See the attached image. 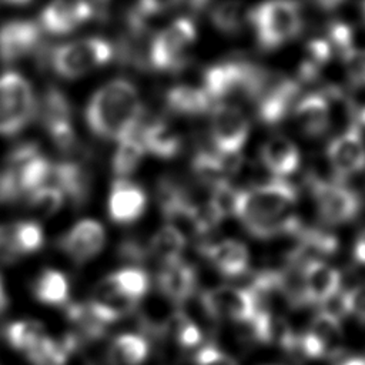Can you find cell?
<instances>
[{
	"instance_id": "6da1fadb",
	"label": "cell",
	"mask_w": 365,
	"mask_h": 365,
	"mask_svg": "<svg viewBox=\"0 0 365 365\" xmlns=\"http://www.w3.org/2000/svg\"><path fill=\"white\" fill-rule=\"evenodd\" d=\"M297 202L298 194L288 180L271 178L237 190L232 215L251 235L272 238L297 227Z\"/></svg>"
},
{
	"instance_id": "7a4b0ae2",
	"label": "cell",
	"mask_w": 365,
	"mask_h": 365,
	"mask_svg": "<svg viewBox=\"0 0 365 365\" xmlns=\"http://www.w3.org/2000/svg\"><path fill=\"white\" fill-rule=\"evenodd\" d=\"M84 117L97 137L121 141L137 134L144 120V107L131 81L114 78L90 97Z\"/></svg>"
},
{
	"instance_id": "3957f363",
	"label": "cell",
	"mask_w": 365,
	"mask_h": 365,
	"mask_svg": "<svg viewBox=\"0 0 365 365\" xmlns=\"http://www.w3.org/2000/svg\"><path fill=\"white\" fill-rule=\"evenodd\" d=\"M248 26L261 48H281L302 33V7L297 0H262L248 10Z\"/></svg>"
},
{
	"instance_id": "277c9868",
	"label": "cell",
	"mask_w": 365,
	"mask_h": 365,
	"mask_svg": "<svg viewBox=\"0 0 365 365\" xmlns=\"http://www.w3.org/2000/svg\"><path fill=\"white\" fill-rule=\"evenodd\" d=\"M114 54L115 48L108 40L87 37L58 44L51 50L46 48L40 60L48 63L57 76L73 80L106 66Z\"/></svg>"
},
{
	"instance_id": "5b68a950",
	"label": "cell",
	"mask_w": 365,
	"mask_h": 365,
	"mask_svg": "<svg viewBox=\"0 0 365 365\" xmlns=\"http://www.w3.org/2000/svg\"><path fill=\"white\" fill-rule=\"evenodd\" d=\"M197 29L188 17H180L160 30L150 41L148 66L157 71H180L190 61Z\"/></svg>"
},
{
	"instance_id": "8992f818",
	"label": "cell",
	"mask_w": 365,
	"mask_h": 365,
	"mask_svg": "<svg viewBox=\"0 0 365 365\" xmlns=\"http://www.w3.org/2000/svg\"><path fill=\"white\" fill-rule=\"evenodd\" d=\"M37 100L30 83L16 71L0 76V135L20 133L36 115Z\"/></svg>"
},
{
	"instance_id": "52a82bcc",
	"label": "cell",
	"mask_w": 365,
	"mask_h": 365,
	"mask_svg": "<svg viewBox=\"0 0 365 365\" xmlns=\"http://www.w3.org/2000/svg\"><path fill=\"white\" fill-rule=\"evenodd\" d=\"M311 197L319 218L332 227L354 221L361 211L359 194L338 178L315 180L311 184Z\"/></svg>"
},
{
	"instance_id": "ba28073f",
	"label": "cell",
	"mask_w": 365,
	"mask_h": 365,
	"mask_svg": "<svg viewBox=\"0 0 365 365\" xmlns=\"http://www.w3.org/2000/svg\"><path fill=\"white\" fill-rule=\"evenodd\" d=\"M210 113L212 150L224 155H241L251 135L248 115L240 107L228 103L215 104Z\"/></svg>"
},
{
	"instance_id": "9c48e42d",
	"label": "cell",
	"mask_w": 365,
	"mask_h": 365,
	"mask_svg": "<svg viewBox=\"0 0 365 365\" xmlns=\"http://www.w3.org/2000/svg\"><path fill=\"white\" fill-rule=\"evenodd\" d=\"M334 178L346 181L365 171V138L359 124H351L334 135L325 148Z\"/></svg>"
},
{
	"instance_id": "30bf717a",
	"label": "cell",
	"mask_w": 365,
	"mask_h": 365,
	"mask_svg": "<svg viewBox=\"0 0 365 365\" xmlns=\"http://www.w3.org/2000/svg\"><path fill=\"white\" fill-rule=\"evenodd\" d=\"M71 114L70 100L56 87H48L40 101H37L36 115H38L50 138L61 151H73L77 145L76 133L71 125Z\"/></svg>"
},
{
	"instance_id": "8fae6325",
	"label": "cell",
	"mask_w": 365,
	"mask_h": 365,
	"mask_svg": "<svg viewBox=\"0 0 365 365\" xmlns=\"http://www.w3.org/2000/svg\"><path fill=\"white\" fill-rule=\"evenodd\" d=\"M207 311L222 321L251 324L259 317L257 297L248 288L237 285H218L204 295Z\"/></svg>"
},
{
	"instance_id": "7c38bea8",
	"label": "cell",
	"mask_w": 365,
	"mask_h": 365,
	"mask_svg": "<svg viewBox=\"0 0 365 365\" xmlns=\"http://www.w3.org/2000/svg\"><path fill=\"white\" fill-rule=\"evenodd\" d=\"M41 27L31 20H10L0 26V61L11 64L31 54L44 53Z\"/></svg>"
},
{
	"instance_id": "4fadbf2b",
	"label": "cell",
	"mask_w": 365,
	"mask_h": 365,
	"mask_svg": "<svg viewBox=\"0 0 365 365\" xmlns=\"http://www.w3.org/2000/svg\"><path fill=\"white\" fill-rule=\"evenodd\" d=\"M299 344L304 355L311 359H325L336 355L344 344V332L338 317L331 312H319Z\"/></svg>"
},
{
	"instance_id": "5bb4252c",
	"label": "cell",
	"mask_w": 365,
	"mask_h": 365,
	"mask_svg": "<svg viewBox=\"0 0 365 365\" xmlns=\"http://www.w3.org/2000/svg\"><path fill=\"white\" fill-rule=\"evenodd\" d=\"M106 240V230L101 222L93 218H84L66 231L58 245L71 261L83 264L91 261L103 251Z\"/></svg>"
},
{
	"instance_id": "9a60e30c",
	"label": "cell",
	"mask_w": 365,
	"mask_h": 365,
	"mask_svg": "<svg viewBox=\"0 0 365 365\" xmlns=\"http://www.w3.org/2000/svg\"><path fill=\"white\" fill-rule=\"evenodd\" d=\"M96 14L88 0H51L40 14L41 30L61 36L68 34L87 23Z\"/></svg>"
},
{
	"instance_id": "2e32d148",
	"label": "cell",
	"mask_w": 365,
	"mask_h": 365,
	"mask_svg": "<svg viewBox=\"0 0 365 365\" xmlns=\"http://www.w3.org/2000/svg\"><path fill=\"white\" fill-rule=\"evenodd\" d=\"M259 163L277 180H288L301 167L302 154L298 144L287 135H272L259 148Z\"/></svg>"
},
{
	"instance_id": "e0dca14e",
	"label": "cell",
	"mask_w": 365,
	"mask_h": 365,
	"mask_svg": "<svg viewBox=\"0 0 365 365\" xmlns=\"http://www.w3.org/2000/svg\"><path fill=\"white\" fill-rule=\"evenodd\" d=\"M291 114L297 128L302 134L307 137H319L331 124V101L324 93H308L297 98Z\"/></svg>"
},
{
	"instance_id": "ac0fdd59",
	"label": "cell",
	"mask_w": 365,
	"mask_h": 365,
	"mask_svg": "<svg viewBox=\"0 0 365 365\" xmlns=\"http://www.w3.org/2000/svg\"><path fill=\"white\" fill-rule=\"evenodd\" d=\"M147 195L144 190L125 178L113 182L108 195V215L117 224L135 222L145 211Z\"/></svg>"
},
{
	"instance_id": "d6986e66",
	"label": "cell",
	"mask_w": 365,
	"mask_h": 365,
	"mask_svg": "<svg viewBox=\"0 0 365 365\" xmlns=\"http://www.w3.org/2000/svg\"><path fill=\"white\" fill-rule=\"evenodd\" d=\"M342 275L331 264L322 259H312L302 271V289L305 298L314 304H327L341 289Z\"/></svg>"
},
{
	"instance_id": "ffe728a7",
	"label": "cell",
	"mask_w": 365,
	"mask_h": 365,
	"mask_svg": "<svg viewBox=\"0 0 365 365\" xmlns=\"http://www.w3.org/2000/svg\"><path fill=\"white\" fill-rule=\"evenodd\" d=\"M207 257L214 268L228 278L245 274L251 262L248 247L235 238H224L211 244L207 248Z\"/></svg>"
},
{
	"instance_id": "44dd1931",
	"label": "cell",
	"mask_w": 365,
	"mask_h": 365,
	"mask_svg": "<svg viewBox=\"0 0 365 365\" xmlns=\"http://www.w3.org/2000/svg\"><path fill=\"white\" fill-rule=\"evenodd\" d=\"M48 187H54L61 191L64 198H70L73 204L81 205L86 202L90 187L91 177L87 168L76 161H61L53 163V171Z\"/></svg>"
},
{
	"instance_id": "7402d4cb",
	"label": "cell",
	"mask_w": 365,
	"mask_h": 365,
	"mask_svg": "<svg viewBox=\"0 0 365 365\" xmlns=\"http://www.w3.org/2000/svg\"><path fill=\"white\" fill-rule=\"evenodd\" d=\"M137 135L145 151L163 160L175 157L182 148L181 135L163 118H157L147 124L141 123Z\"/></svg>"
},
{
	"instance_id": "603a6c76",
	"label": "cell",
	"mask_w": 365,
	"mask_h": 365,
	"mask_svg": "<svg viewBox=\"0 0 365 365\" xmlns=\"http://www.w3.org/2000/svg\"><path fill=\"white\" fill-rule=\"evenodd\" d=\"M212 100L202 90V87H194L180 84L171 87L165 94L167 110L178 115H201L212 110Z\"/></svg>"
},
{
	"instance_id": "cb8c5ba5",
	"label": "cell",
	"mask_w": 365,
	"mask_h": 365,
	"mask_svg": "<svg viewBox=\"0 0 365 365\" xmlns=\"http://www.w3.org/2000/svg\"><path fill=\"white\" fill-rule=\"evenodd\" d=\"M68 277L57 268L43 269L33 282L34 298L47 307H61L70 298Z\"/></svg>"
},
{
	"instance_id": "d4e9b609",
	"label": "cell",
	"mask_w": 365,
	"mask_h": 365,
	"mask_svg": "<svg viewBox=\"0 0 365 365\" xmlns=\"http://www.w3.org/2000/svg\"><path fill=\"white\" fill-rule=\"evenodd\" d=\"M195 287V272L191 265L177 259L164 264L160 275V288L165 295L174 299L187 298Z\"/></svg>"
},
{
	"instance_id": "484cf974",
	"label": "cell",
	"mask_w": 365,
	"mask_h": 365,
	"mask_svg": "<svg viewBox=\"0 0 365 365\" xmlns=\"http://www.w3.org/2000/svg\"><path fill=\"white\" fill-rule=\"evenodd\" d=\"M150 354L148 341L135 332H124L113 339L110 355L115 365H141Z\"/></svg>"
},
{
	"instance_id": "4316f807",
	"label": "cell",
	"mask_w": 365,
	"mask_h": 365,
	"mask_svg": "<svg viewBox=\"0 0 365 365\" xmlns=\"http://www.w3.org/2000/svg\"><path fill=\"white\" fill-rule=\"evenodd\" d=\"M47 336L44 325L37 319H16L6 329V338L11 348L30 355Z\"/></svg>"
},
{
	"instance_id": "83f0119b",
	"label": "cell",
	"mask_w": 365,
	"mask_h": 365,
	"mask_svg": "<svg viewBox=\"0 0 365 365\" xmlns=\"http://www.w3.org/2000/svg\"><path fill=\"white\" fill-rule=\"evenodd\" d=\"M144 154L145 148L137 134L118 141V147L111 161V168L114 174L120 178L128 177L137 170Z\"/></svg>"
},
{
	"instance_id": "f1b7e54d",
	"label": "cell",
	"mask_w": 365,
	"mask_h": 365,
	"mask_svg": "<svg viewBox=\"0 0 365 365\" xmlns=\"http://www.w3.org/2000/svg\"><path fill=\"white\" fill-rule=\"evenodd\" d=\"M10 237L17 257L30 255L44 245V232L36 221H19L10 225Z\"/></svg>"
},
{
	"instance_id": "f546056e",
	"label": "cell",
	"mask_w": 365,
	"mask_h": 365,
	"mask_svg": "<svg viewBox=\"0 0 365 365\" xmlns=\"http://www.w3.org/2000/svg\"><path fill=\"white\" fill-rule=\"evenodd\" d=\"M185 247V237L180 228L173 224L160 228L151 240V251L160 257L164 264L181 259L180 255Z\"/></svg>"
},
{
	"instance_id": "4dcf8cb0",
	"label": "cell",
	"mask_w": 365,
	"mask_h": 365,
	"mask_svg": "<svg viewBox=\"0 0 365 365\" xmlns=\"http://www.w3.org/2000/svg\"><path fill=\"white\" fill-rule=\"evenodd\" d=\"M248 10L240 1L227 0L218 3L211 10L210 17L212 24L222 33H237L248 24Z\"/></svg>"
},
{
	"instance_id": "1f68e13d",
	"label": "cell",
	"mask_w": 365,
	"mask_h": 365,
	"mask_svg": "<svg viewBox=\"0 0 365 365\" xmlns=\"http://www.w3.org/2000/svg\"><path fill=\"white\" fill-rule=\"evenodd\" d=\"M64 202V195L54 187H41L27 195V205L30 210L41 215H51L57 212Z\"/></svg>"
},
{
	"instance_id": "d6a6232c",
	"label": "cell",
	"mask_w": 365,
	"mask_h": 365,
	"mask_svg": "<svg viewBox=\"0 0 365 365\" xmlns=\"http://www.w3.org/2000/svg\"><path fill=\"white\" fill-rule=\"evenodd\" d=\"M341 63L348 83L355 88H365V47H351Z\"/></svg>"
},
{
	"instance_id": "836d02e7",
	"label": "cell",
	"mask_w": 365,
	"mask_h": 365,
	"mask_svg": "<svg viewBox=\"0 0 365 365\" xmlns=\"http://www.w3.org/2000/svg\"><path fill=\"white\" fill-rule=\"evenodd\" d=\"M341 298L344 311L358 322L365 324V282L352 287Z\"/></svg>"
},
{
	"instance_id": "e575fe53",
	"label": "cell",
	"mask_w": 365,
	"mask_h": 365,
	"mask_svg": "<svg viewBox=\"0 0 365 365\" xmlns=\"http://www.w3.org/2000/svg\"><path fill=\"white\" fill-rule=\"evenodd\" d=\"M174 338L177 344L182 348H194L202 344V334L201 329L195 322L187 318H180L175 322L174 328Z\"/></svg>"
},
{
	"instance_id": "d590c367",
	"label": "cell",
	"mask_w": 365,
	"mask_h": 365,
	"mask_svg": "<svg viewBox=\"0 0 365 365\" xmlns=\"http://www.w3.org/2000/svg\"><path fill=\"white\" fill-rule=\"evenodd\" d=\"M195 365H238L237 361L214 345H202L195 354Z\"/></svg>"
},
{
	"instance_id": "8d00e7d4",
	"label": "cell",
	"mask_w": 365,
	"mask_h": 365,
	"mask_svg": "<svg viewBox=\"0 0 365 365\" xmlns=\"http://www.w3.org/2000/svg\"><path fill=\"white\" fill-rule=\"evenodd\" d=\"M182 0H138L137 9L147 17L168 11L177 7Z\"/></svg>"
},
{
	"instance_id": "74e56055",
	"label": "cell",
	"mask_w": 365,
	"mask_h": 365,
	"mask_svg": "<svg viewBox=\"0 0 365 365\" xmlns=\"http://www.w3.org/2000/svg\"><path fill=\"white\" fill-rule=\"evenodd\" d=\"M19 259L10 237V225H0V265H9Z\"/></svg>"
},
{
	"instance_id": "f35d334b",
	"label": "cell",
	"mask_w": 365,
	"mask_h": 365,
	"mask_svg": "<svg viewBox=\"0 0 365 365\" xmlns=\"http://www.w3.org/2000/svg\"><path fill=\"white\" fill-rule=\"evenodd\" d=\"M352 259L361 265L365 267V228L356 235L354 245H352Z\"/></svg>"
},
{
	"instance_id": "ab89813d",
	"label": "cell",
	"mask_w": 365,
	"mask_h": 365,
	"mask_svg": "<svg viewBox=\"0 0 365 365\" xmlns=\"http://www.w3.org/2000/svg\"><path fill=\"white\" fill-rule=\"evenodd\" d=\"M346 0H311L312 4H315L318 9L324 11H334L338 7H341Z\"/></svg>"
},
{
	"instance_id": "60d3db41",
	"label": "cell",
	"mask_w": 365,
	"mask_h": 365,
	"mask_svg": "<svg viewBox=\"0 0 365 365\" xmlns=\"http://www.w3.org/2000/svg\"><path fill=\"white\" fill-rule=\"evenodd\" d=\"M338 365H365V356H359V355L348 356L342 359Z\"/></svg>"
},
{
	"instance_id": "b9f144b4",
	"label": "cell",
	"mask_w": 365,
	"mask_h": 365,
	"mask_svg": "<svg viewBox=\"0 0 365 365\" xmlns=\"http://www.w3.org/2000/svg\"><path fill=\"white\" fill-rule=\"evenodd\" d=\"M6 307H7V294H6V289H4L3 279L0 277V312H3Z\"/></svg>"
},
{
	"instance_id": "7bdbcfd3",
	"label": "cell",
	"mask_w": 365,
	"mask_h": 365,
	"mask_svg": "<svg viewBox=\"0 0 365 365\" xmlns=\"http://www.w3.org/2000/svg\"><path fill=\"white\" fill-rule=\"evenodd\" d=\"M3 3H9V4H14V6H24L27 3H30L31 0H1Z\"/></svg>"
},
{
	"instance_id": "ee69618b",
	"label": "cell",
	"mask_w": 365,
	"mask_h": 365,
	"mask_svg": "<svg viewBox=\"0 0 365 365\" xmlns=\"http://www.w3.org/2000/svg\"><path fill=\"white\" fill-rule=\"evenodd\" d=\"M358 124L359 127H365V106L361 108L359 115H358Z\"/></svg>"
},
{
	"instance_id": "f6af8a7d",
	"label": "cell",
	"mask_w": 365,
	"mask_h": 365,
	"mask_svg": "<svg viewBox=\"0 0 365 365\" xmlns=\"http://www.w3.org/2000/svg\"><path fill=\"white\" fill-rule=\"evenodd\" d=\"M361 11H362V19L365 21V0L361 1Z\"/></svg>"
},
{
	"instance_id": "bcb514c9",
	"label": "cell",
	"mask_w": 365,
	"mask_h": 365,
	"mask_svg": "<svg viewBox=\"0 0 365 365\" xmlns=\"http://www.w3.org/2000/svg\"><path fill=\"white\" fill-rule=\"evenodd\" d=\"M97 1H106V0H97Z\"/></svg>"
}]
</instances>
